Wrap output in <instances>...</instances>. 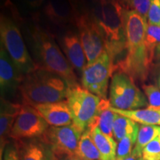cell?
I'll return each mask as SVG.
<instances>
[{"instance_id":"6da1fadb","label":"cell","mask_w":160,"mask_h":160,"mask_svg":"<svg viewBox=\"0 0 160 160\" xmlns=\"http://www.w3.org/2000/svg\"><path fill=\"white\" fill-rule=\"evenodd\" d=\"M127 54L115 70L128 74L134 82H144L152 68L145 46L148 20L133 10L125 12Z\"/></svg>"},{"instance_id":"7a4b0ae2","label":"cell","mask_w":160,"mask_h":160,"mask_svg":"<svg viewBox=\"0 0 160 160\" xmlns=\"http://www.w3.org/2000/svg\"><path fill=\"white\" fill-rule=\"evenodd\" d=\"M125 11L116 0H96L91 13L103 38L106 51L113 62L127 46Z\"/></svg>"},{"instance_id":"3957f363","label":"cell","mask_w":160,"mask_h":160,"mask_svg":"<svg viewBox=\"0 0 160 160\" xmlns=\"http://www.w3.org/2000/svg\"><path fill=\"white\" fill-rule=\"evenodd\" d=\"M69 88L63 78L40 68L25 75L19 88L23 104L31 106L65 100Z\"/></svg>"},{"instance_id":"277c9868","label":"cell","mask_w":160,"mask_h":160,"mask_svg":"<svg viewBox=\"0 0 160 160\" xmlns=\"http://www.w3.org/2000/svg\"><path fill=\"white\" fill-rule=\"evenodd\" d=\"M31 37L38 68L59 75L67 82L70 88L79 85L73 68L51 33L36 26L31 32Z\"/></svg>"},{"instance_id":"5b68a950","label":"cell","mask_w":160,"mask_h":160,"mask_svg":"<svg viewBox=\"0 0 160 160\" xmlns=\"http://www.w3.org/2000/svg\"><path fill=\"white\" fill-rule=\"evenodd\" d=\"M0 38L1 45L23 75L38 69L37 64L28 51L17 25L5 16H1L0 19Z\"/></svg>"},{"instance_id":"8992f818","label":"cell","mask_w":160,"mask_h":160,"mask_svg":"<svg viewBox=\"0 0 160 160\" xmlns=\"http://www.w3.org/2000/svg\"><path fill=\"white\" fill-rule=\"evenodd\" d=\"M66 100L71 111L73 124L82 132L88 129L97 117L102 102V99L80 85L70 88Z\"/></svg>"},{"instance_id":"52a82bcc","label":"cell","mask_w":160,"mask_h":160,"mask_svg":"<svg viewBox=\"0 0 160 160\" xmlns=\"http://www.w3.org/2000/svg\"><path fill=\"white\" fill-rule=\"evenodd\" d=\"M110 103L121 110H135L148 106L145 94L135 82L121 71L113 73L110 83Z\"/></svg>"},{"instance_id":"ba28073f","label":"cell","mask_w":160,"mask_h":160,"mask_svg":"<svg viewBox=\"0 0 160 160\" xmlns=\"http://www.w3.org/2000/svg\"><path fill=\"white\" fill-rule=\"evenodd\" d=\"M114 71V62L105 51L93 62L86 66L82 73V85L101 99H107L109 80Z\"/></svg>"},{"instance_id":"9c48e42d","label":"cell","mask_w":160,"mask_h":160,"mask_svg":"<svg viewBox=\"0 0 160 160\" xmlns=\"http://www.w3.org/2000/svg\"><path fill=\"white\" fill-rule=\"evenodd\" d=\"M82 133L73 123L61 127L50 126L39 139L48 146L56 160H60L75 154Z\"/></svg>"},{"instance_id":"30bf717a","label":"cell","mask_w":160,"mask_h":160,"mask_svg":"<svg viewBox=\"0 0 160 160\" xmlns=\"http://www.w3.org/2000/svg\"><path fill=\"white\" fill-rule=\"evenodd\" d=\"M73 21L89 65L106 51L103 38L91 13L85 11L77 13Z\"/></svg>"},{"instance_id":"8fae6325","label":"cell","mask_w":160,"mask_h":160,"mask_svg":"<svg viewBox=\"0 0 160 160\" xmlns=\"http://www.w3.org/2000/svg\"><path fill=\"white\" fill-rule=\"evenodd\" d=\"M49 127L48 123L34 108L22 104L10 138L14 142L39 138Z\"/></svg>"},{"instance_id":"7c38bea8","label":"cell","mask_w":160,"mask_h":160,"mask_svg":"<svg viewBox=\"0 0 160 160\" xmlns=\"http://www.w3.org/2000/svg\"><path fill=\"white\" fill-rule=\"evenodd\" d=\"M50 126H66L73 123L67 100L32 106Z\"/></svg>"},{"instance_id":"4fadbf2b","label":"cell","mask_w":160,"mask_h":160,"mask_svg":"<svg viewBox=\"0 0 160 160\" xmlns=\"http://www.w3.org/2000/svg\"><path fill=\"white\" fill-rule=\"evenodd\" d=\"M25 75L1 45L0 48V87L2 92H10L19 88Z\"/></svg>"},{"instance_id":"5bb4252c","label":"cell","mask_w":160,"mask_h":160,"mask_svg":"<svg viewBox=\"0 0 160 160\" xmlns=\"http://www.w3.org/2000/svg\"><path fill=\"white\" fill-rule=\"evenodd\" d=\"M62 48L72 68L82 73L88 61L79 36L71 31L68 32L62 38Z\"/></svg>"},{"instance_id":"9a60e30c","label":"cell","mask_w":160,"mask_h":160,"mask_svg":"<svg viewBox=\"0 0 160 160\" xmlns=\"http://www.w3.org/2000/svg\"><path fill=\"white\" fill-rule=\"evenodd\" d=\"M19 160H56L48 146L39 138L14 142Z\"/></svg>"},{"instance_id":"2e32d148","label":"cell","mask_w":160,"mask_h":160,"mask_svg":"<svg viewBox=\"0 0 160 160\" xmlns=\"http://www.w3.org/2000/svg\"><path fill=\"white\" fill-rule=\"evenodd\" d=\"M22 105L11 102L2 99L1 113H0V141H1V155L2 150L8 145L11 130L19 114Z\"/></svg>"},{"instance_id":"e0dca14e","label":"cell","mask_w":160,"mask_h":160,"mask_svg":"<svg viewBox=\"0 0 160 160\" xmlns=\"http://www.w3.org/2000/svg\"><path fill=\"white\" fill-rule=\"evenodd\" d=\"M44 11L46 17L56 25H64L74 19V12L68 0H48Z\"/></svg>"},{"instance_id":"ac0fdd59","label":"cell","mask_w":160,"mask_h":160,"mask_svg":"<svg viewBox=\"0 0 160 160\" xmlns=\"http://www.w3.org/2000/svg\"><path fill=\"white\" fill-rule=\"evenodd\" d=\"M110 109L118 114L129 118L143 125H160V110L147 107L135 110H121L110 106Z\"/></svg>"},{"instance_id":"d6986e66","label":"cell","mask_w":160,"mask_h":160,"mask_svg":"<svg viewBox=\"0 0 160 160\" xmlns=\"http://www.w3.org/2000/svg\"><path fill=\"white\" fill-rule=\"evenodd\" d=\"M88 129L91 131V137L99 151L101 160H114L117 148V142L114 138L105 134L98 127Z\"/></svg>"},{"instance_id":"ffe728a7","label":"cell","mask_w":160,"mask_h":160,"mask_svg":"<svg viewBox=\"0 0 160 160\" xmlns=\"http://www.w3.org/2000/svg\"><path fill=\"white\" fill-rule=\"evenodd\" d=\"M110 106L111 105L109 100L102 99V102L99 112L91 122L88 128L98 127L105 134L108 135V137H113V127L117 113L110 109Z\"/></svg>"},{"instance_id":"44dd1931","label":"cell","mask_w":160,"mask_h":160,"mask_svg":"<svg viewBox=\"0 0 160 160\" xmlns=\"http://www.w3.org/2000/svg\"><path fill=\"white\" fill-rule=\"evenodd\" d=\"M159 134L160 126L159 125H140L132 155L134 156L137 159L142 157V152L146 146Z\"/></svg>"},{"instance_id":"7402d4cb","label":"cell","mask_w":160,"mask_h":160,"mask_svg":"<svg viewBox=\"0 0 160 160\" xmlns=\"http://www.w3.org/2000/svg\"><path fill=\"white\" fill-rule=\"evenodd\" d=\"M75 154L82 160H101L99 151L93 142L89 129H86L82 134Z\"/></svg>"},{"instance_id":"603a6c76","label":"cell","mask_w":160,"mask_h":160,"mask_svg":"<svg viewBox=\"0 0 160 160\" xmlns=\"http://www.w3.org/2000/svg\"><path fill=\"white\" fill-rule=\"evenodd\" d=\"M139 125L129 118L117 113L113 122V138L117 142H119L127 136L139 132Z\"/></svg>"},{"instance_id":"cb8c5ba5","label":"cell","mask_w":160,"mask_h":160,"mask_svg":"<svg viewBox=\"0 0 160 160\" xmlns=\"http://www.w3.org/2000/svg\"><path fill=\"white\" fill-rule=\"evenodd\" d=\"M160 44V26L148 23L145 34V46L151 68L153 66V57L156 48Z\"/></svg>"},{"instance_id":"d4e9b609","label":"cell","mask_w":160,"mask_h":160,"mask_svg":"<svg viewBox=\"0 0 160 160\" xmlns=\"http://www.w3.org/2000/svg\"><path fill=\"white\" fill-rule=\"evenodd\" d=\"M138 133L139 132H136L127 136L117 143V155L114 159L122 160L132 154V151L137 139Z\"/></svg>"},{"instance_id":"484cf974","label":"cell","mask_w":160,"mask_h":160,"mask_svg":"<svg viewBox=\"0 0 160 160\" xmlns=\"http://www.w3.org/2000/svg\"><path fill=\"white\" fill-rule=\"evenodd\" d=\"M142 89L148 102V107L160 110V89L154 85H143Z\"/></svg>"},{"instance_id":"4316f807","label":"cell","mask_w":160,"mask_h":160,"mask_svg":"<svg viewBox=\"0 0 160 160\" xmlns=\"http://www.w3.org/2000/svg\"><path fill=\"white\" fill-rule=\"evenodd\" d=\"M142 158L145 160H160V134L146 146Z\"/></svg>"},{"instance_id":"83f0119b","label":"cell","mask_w":160,"mask_h":160,"mask_svg":"<svg viewBox=\"0 0 160 160\" xmlns=\"http://www.w3.org/2000/svg\"><path fill=\"white\" fill-rule=\"evenodd\" d=\"M147 20L150 25L160 26V0H151Z\"/></svg>"},{"instance_id":"f1b7e54d","label":"cell","mask_w":160,"mask_h":160,"mask_svg":"<svg viewBox=\"0 0 160 160\" xmlns=\"http://www.w3.org/2000/svg\"><path fill=\"white\" fill-rule=\"evenodd\" d=\"M151 0H131V10L137 11L147 19Z\"/></svg>"},{"instance_id":"f546056e","label":"cell","mask_w":160,"mask_h":160,"mask_svg":"<svg viewBox=\"0 0 160 160\" xmlns=\"http://www.w3.org/2000/svg\"><path fill=\"white\" fill-rule=\"evenodd\" d=\"M3 160H19L17 148L15 145H8L4 150Z\"/></svg>"},{"instance_id":"4dcf8cb0","label":"cell","mask_w":160,"mask_h":160,"mask_svg":"<svg viewBox=\"0 0 160 160\" xmlns=\"http://www.w3.org/2000/svg\"><path fill=\"white\" fill-rule=\"evenodd\" d=\"M68 1L74 12V15L83 12L82 11V8L85 6L86 0H68Z\"/></svg>"},{"instance_id":"1f68e13d","label":"cell","mask_w":160,"mask_h":160,"mask_svg":"<svg viewBox=\"0 0 160 160\" xmlns=\"http://www.w3.org/2000/svg\"><path fill=\"white\" fill-rule=\"evenodd\" d=\"M25 2L28 5L31 6V7L37 8L42 5V4L45 2V0H25Z\"/></svg>"},{"instance_id":"d6a6232c","label":"cell","mask_w":160,"mask_h":160,"mask_svg":"<svg viewBox=\"0 0 160 160\" xmlns=\"http://www.w3.org/2000/svg\"><path fill=\"white\" fill-rule=\"evenodd\" d=\"M125 10H131V0H116Z\"/></svg>"},{"instance_id":"836d02e7","label":"cell","mask_w":160,"mask_h":160,"mask_svg":"<svg viewBox=\"0 0 160 160\" xmlns=\"http://www.w3.org/2000/svg\"><path fill=\"white\" fill-rule=\"evenodd\" d=\"M60 160H82L80 158L79 156H77V154H72V155H69L67 156V157H65L63 158H62Z\"/></svg>"},{"instance_id":"e575fe53","label":"cell","mask_w":160,"mask_h":160,"mask_svg":"<svg viewBox=\"0 0 160 160\" xmlns=\"http://www.w3.org/2000/svg\"><path fill=\"white\" fill-rule=\"evenodd\" d=\"M114 160H117V159H114ZM122 160H137V159L134 157V156L131 154V156H130V157L125 158V159H124Z\"/></svg>"},{"instance_id":"d590c367","label":"cell","mask_w":160,"mask_h":160,"mask_svg":"<svg viewBox=\"0 0 160 160\" xmlns=\"http://www.w3.org/2000/svg\"><path fill=\"white\" fill-rule=\"evenodd\" d=\"M158 82H159V88L160 89V73H159V81H158Z\"/></svg>"},{"instance_id":"8d00e7d4","label":"cell","mask_w":160,"mask_h":160,"mask_svg":"<svg viewBox=\"0 0 160 160\" xmlns=\"http://www.w3.org/2000/svg\"><path fill=\"white\" fill-rule=\"evenodd\" d=\"M137 160H145V159H144L142 157H140V158H139V159H137Z\"/></svg>"}]
</instances>
